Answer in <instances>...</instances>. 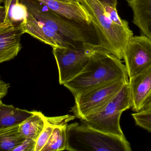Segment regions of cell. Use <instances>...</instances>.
<instances>
[{
    "instance_id": "22",
    "label": "cell",
    "mask_w": 151,
    "mask_h": 151,
    "mask_svg": "<svg viewBox=\"0 0 151 151\" xmlns=\"http://www.w3.org/2000/svg\"><path fill=\"white\" fill-rule=\"evenodd\" d=\"M75 116L72 115H65L58 117H47V120L49 123L54 126H61V125H66L67 123L70 121L73 120L75 118Z\"/></svg>"
},
{
    "instance_id": "12",
    "label": "cell",
    "mask_w": 151,
    "mask_h": 151,
    "mask_svg": "<svg viewBox=\"0 0 151 151\" xmlns=\"http://www.w3.org/2000/svg\"><path fill=\"white\" fill-rule=\"evenodd\" d=\"M39 2L61 16L70 19L91 24L89 16L82 5L58 0H37Z\"/></svg>"
},
{
    "instance_id": "20",
    "label": "cell",
    "mask_w": 151,
    "mask_h": 151,
    "mask_svg": "<svg viewBox=\"0 0 151 151\" xmlns=\"http://www.w3.org/2000/svg\"><path fill=\"white\" fill-rule=\"evenodd\" d=\"M55 127V126L47 120V123L44 129L36 140L35 151H42L48 141Z\"/></svg>"
},
{
    "instance_id": "13",
    "label": "cell",
    "mask_w": 151,
    "mask_h": 151,
    "mask_svg": "<svg viewBox=\"0 0 151 151\" xmlns=\"http://www.w3.org/2000/svg\"><path fill=\"white\" fill-rule=\"evenodd\" d=\"M133 12V23L142 35L151 39V0H126Z\"/></svg>"
},
{
    "instance_id": "10",
    "label": "cell",
    "mask_w": 151,
    "mask_h": 151,
    "mask_svg": "<svg viewBox=\"0 0 151 151\" xmlns=\"http://www.w3.org/2000/svg\"><path fill=\"white\" fill-rule=\"evenodd\" d=\"M131 109L138 112L151 106V66L129 80Z\"/></svg>"
},
{
    "instance_id": "25",
    "label": "cell",
    "mask_w": 151,
    "mask_h": 151,
    "mask_svg": "<svg viewBox=\"0 0 151 151\" xmlns=\"http://www.w3.org/2000/svg\"><path fill=\"white\" fill-rule=\"evenodd\" d=\"M6 18V10L5 7L0 5V25L4 23Z\"/></svg>"
},
{
    "instance_id": "7",
    "label": "cell",
    "mask_w": 151,
    "mask_h": 151,
    "mask_svg": "<svg viewBox=\"0 0 151 151\" xmlns=\"http://www.w3.org/2000/svg\"><path fill=\"white\" fill-rule=\"evenodd\" d=\"M128 82L127 79L113 81L75 96L71 111L75 117L83 120L102 108Z\"/></svg>"
},
{
    "instance_id": "9",
    "label": "cell",
    "mask_w": 151,
    "mask_h": 151,
    "mask_svg": "<svg viewBox=\"0 0 151 151\" xmlns=\"http://www.w3.org/2000/svg\"><path fill=\"white\" fill-rule=\"evenodd\" d=\"M24 23L25 33L30 35L45 44L50 45L53 48H73L84 45H78L68 40L54 29L36 19L27 12Z\"/></svg>"
},
{
    "instance_id": "27",
    "label": "cell",
    "mask_w": 151,
    "mask_h": 151,
    "mask_svg": "<svg viewBox=\"0 0 151 151\" xmlns=\"http://www.w3.org/2000/svg\"><path fill=\"white\" fill-rule=\"evenodd\" d=\"M58 1L65 2L69 3L79 5H81L80 3V0H58Z\"/></svg>"
},
{
    "instance_id": "6",
    "label": "cell",
    "mask_w": 151,
    "mask_h": 151,
    "mask_svg": "<svg viewBox=\"0 0 151 151\" xmlns=\"http://www.w3.org/2000/svg\"><path fill=\"white\" fill-rule=\"evenodd\" d=\"M101 51H105L101 46L89 44L73 48H53V55L58 68L60 84L63 85L79 74L91 56Z\"/></svg>"
},
{
    "instance_id": "4",
    "label": "cell",
    "mask_w": 151,
    "mask_h": 151,
    "mask_svg": "<svg viewBox=\"0 0 151 151\" xmlns=\"http://www.w3.org/2000/svg\"><path fill=\"white\" fill-rule=\"evenodd\" d=\"M67 150L131 151L125 137L104 133L84 124L67 125Z\"/></svg>"
},
{
    "instance_id": "18",
    "label": "cell",
    "mask_w": 151,
    "mask_h": 151,
    "mask_svg": "<svg viewBox=\"0 0 151 151\" xmlns=\"http://www.w3.org/2000/svg\"><path fill=\"white\" fill-rule=\"evenodd\" d=\"M6 10L5 22L13 25H19L24 22L27 16V9L19 0H4Z\"/></svg>"
},
{
    "instance_id": "28",
    "label": "cell",
    "mask_w": 151,
    "mask_h": 151,
    "mask_svg": "<svg viewBox=\"0 0 151 151\" xmlns=\"http://www.w3.org/2000/svg\"><path fill=\"white\" fill-rule=\"evenodd\" d=\"M4 1V0H0V4L1 3H2Z\"/></svg>"
},
{
    "instance_id": "19",
    "label": "cell",
    "mask_w": 151,
    "mask_h": 151,
    "mask_svg": "<svg viewBox=\"0 0 151 151\" xmlns=\"http://www.w3.org/2000/svg\"><path fill=\"white\" fill-rule=\"evenodd\" d=\"M136 125L151 133V106L148 109L131 114Z\"/></svg>"
},
{
    "instance_id": "11",
    "label": "cell",
    "mask_w": 151,
    "mask_h": 151,
    "mask_svg": "<svg viewBox=\"0 0 151 151\" xmlns=\"http://www.w3.org/2000/svg\"><path fill=\"white\" fill-rule=\"evenodd\" d=\"M24 33V22L19 25L4 22L0 25V64L17 56L22 48L21 36Z\"/></svg>"
},
{
    "instance_id": "8",
    "label": "cell",
    "mask_w": 151,
    "mask_h": 151,
    "mask_svg": "<svg viewBox=\"0 0 151 151\" xmlns=\"http://www.w3.org/2000/svg\"><path fill=\"white\" fill-rule=\"evenodd\" d=\"M123 59L129 78L151 66V39L145 35L133 36L125 47Z\"/></svg>"
},
{
    "instance_id": "24",
    "label": "cell",
    "mask_w": 151,
    "mask_h": 151,
    "mask_svg": "<svg viewBox=\"0 0 151 151\" xmlns=\"http://www.w3.org/2000/svg\"><path fill=\"white\" fill-rule=\"evenodd\" d=\"M10 87L9 83H6L0 80V99H1L7 95Z\"/></svg>"
},
{
    "instance_id": "17",
    "label": "cell",
    "mask_w": 151,
    "mask_h": 151,
    "mask_svg": "<svg viewBox=\"0 0 151 151\" xmlns=\"http://www.w3.org/2000/svg\"><path fill=\"white\" fill-rule=\"evenodd\" d=\"M67 125L55 126L52 134L42 151L67 150Z\"/></svg>"
},
{
    "instance_id": "16",
    "label": "cell",
    "mask_w": 151,
    "mask_h": 151,
    "mask_svg": "<svg viewBox=\"0 0 151 151\" xmlns=\"http://www.w3.org/2000/svg\"><path fill=\"white\" fill-rule=\"evenodd\" d=\"M25 139L19 132V125L0 129V151H13Z\"/></svg>"
},
{
    "instance_id": "14",
    "label": "cell",
    "mask_w": 151,
    "mask_h": 151,
    "mask_svg": "<svg viewBox=\"0 0 151 151\" xmlns=\"http://www.w3.org/2000/svg\"><path fill=\"white\" fill-rule=\"evenodd\" d=\"M29 111L3 103L0 99V129L19 126L33 115Z\"/></svg>"
},
{
    "instance_id": "26",
    "label": "cell",
    "mask_w": 151,
    "mask_h": 151,
    "mask_svg": "<svg viewBox=\"0 0 151 151\" xmlns=\"http://www.w3.org/2000/svg\"><path fill=\"white\" fill-rule=\"evenodd\" d=\"M99 1L114 8H116L117 1H118V0H99Z\"/></svg>"
},
{
    "instance_id": "5",
    "label": "cell",
    "mask_w": 151,
    "mask_h": 151,
    "mask_svg": "<svg viewBox=\"0 0 151 151\" xmlns=\"http://www.w3.org/2000/svg\"><path fill=\"white\" fill-rule=\"evenodd\" d=\"M131 108L128 82L102 108L81 121L85 125L104 133L125 137L120 120L122 113Z\"/></svg>"
},
{
    "instance_id": "2",
    "label": "cell",
    "mask_w": 151,
    "mask_h": 151,
    "mask_svg": "<svg viewBox=\"0 0 151 151\" xmlns=\"http://www.w3.org/2000/svg\"><path fill=\"white\" fill-rule=\"evenodd\" d=\"M19 2L25 6L28 13L68 40L78 45L102 47L92 23L88 24L61 16L37 0H19Z\"/></svg>"
},
{
    "instance_id": "3",
    "label": "cell",
    "mask_w": 151,
    "mask_h": 151,
    "mask_svg": "<svg viewBox=\"0 0 151 151\" xmlns=\"http://www.w3.org/2000/svg\"><path fill=\"white\" fill-rule=\"evenodd\" d=\"M89 16L102 48L108 53L123 59L125 47L134 35L129 26L120 25L111 20L99 0H80Z\"/></svg>"
},
{
    "instance_id": "1",
    "label": "cell",
    "mask_w": 151,
    "mask_h": 151,
    "mask_svg": "<svg viewBox=\"0 0 151 151\" xmlns=\"http://www.w3.org/2000/svg\"><path fill=\"white\" fill-rule=\"evenodd\" d=\"M121 79H129L125 65L114 55L101 51L92 55L83 70L63 85L74 97L97 86Z\"/></svg>"
},
{
    "instance_id": "23",
    "label": "cell",
    "mask_w": 151,
    "mask_h": 151,
    "mask_svg": "<svg viewBox=\"0 0 151 151\" xmlns=\"http://www.w3.org/2000/svg\"><path fill=\"white\" fill-rule=\"evenodd\" d=\"M35 145L36 141L30 138H25L22 143L13 151H35Z\"/></svg>"
},
{
    "instance_id": "21",
    "label": "cell",
    "mask_w": 151,
    "mask_h": 151,
    "mask_svg": "<svg viewBox=\"0 0 151 151\" xmlns=\"http://www.w3.org/2000/svg\"><path fill=\"white\" fill-rule=\"evenodd\" d=\"M102 3L105 12L113 21L120 25L129 26L128 22L127 20L122 19L120 17L117 12L116 8L112 7L104 3Z\"/></svg>"
},
{
    "instance_id": "15",
    "label": "cell",
    "mask_w": 151,
    "mask_h": 151,
    "mask_svg": "<svg viewBox=\"0 0 151 151\" xmlns=\"http://www.w3.org/2000/svg\"><path fill=\"white\" fill-rule=\"evenodd\" d=\"M47 123V118L40 112L34 111L31 117L19 125V132L25 138L36 141L44 129Z\"/></svg>"
}]
</instances>
